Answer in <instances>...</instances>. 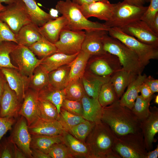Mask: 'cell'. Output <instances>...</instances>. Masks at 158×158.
Returning <instances> with one entry per match:
<instances>
[{
	"mask_svg": "<svg viewBox=\"0 0 158 158\" xmlns=\"http://www.w3.org/2000/svg\"><path fill=\"white\" fill-rule=\"evenodd\" d=\"M0 70L9 87L16 92L18 100L22 103L29 88L30 78L22 75L16 68H5Z\"/></svg>",
	"mask_w": 158,
	"mask_h": 158,
	"instance_id": "obj_14",
	"label": "cell"
},
{
	"mask_svg": "<svg viewBox=\"0 0 158 158\" xmlns=\"http://www.w3.org/2000/svg\"><path fill=\"white\" fill-rule=\"evenodd\" d=\"M107 34L102 40L105 51L117 56L124 70L136 75L142 74L145 67L137 55L119 40Z\"/></svg>",
	"mask_w": 158,
	"mask_h": 158,
	"instance_id": "obj_3",
	"label": "cell"
},
{
	"mask_svg": "<svg viewBox=\"0 0 158 158\" xmlns=\"http://www.w3.org/2000/svg\"><path fill=\"white\" fill-rule=\"evenodd\" d=\"M4 41H10L17 44L15 34L8 25L0 19V44Z\"/></svg>",
	"mask_w": 158,
	"mask_h": 158,
	"instance_id": "obj_46",
	"label": "cell"
},
{
	"mask_svg": "<svg viewBox=\"0 0 158 158\" xmlns=\"http://www.w3.org/2000/svg\"><path fill=\"white\" fill-rule=\"evenodd\" d=\"M61 107L72 114L82 117L83 108L81 101H73L65 99Z\"/></svg>",
	"mask_w": 158,
	"mask_h": 158,
	"instance_id": "obj_45",
	"label": "cell"
},
{
	"mask_svg": "<svg viewBox=\"0 0 158 158\" xmlns=\"http://www.w3.org/2000/svg\"><path fill=\"white\" fill-rule=\"evenodd\" d=\"M10 56L11 62L18 66L20 72L30 78L43 59L37 58L28 47L20 44L17 45Z\"/></svg>",
	"mask_w": 158,
	"mask_h": 158,
	"instance_id": "obj_9",
	"label": "cell"
},
{
	"mask_svg": "<svg viewBox=\"0 0 158 158\" xmlns=\"http://www.w3.org/2000/svg\"><path fill=\"white\" fill-rule=\"evenodd\" d=\"M98 100L102 108L119 100L110 80L102 86Z\"/></svg>",
	"mask_w": 158,
	"mask_h": 158,
	"instance_id": "obj_39",
	"label": "cell"
},
{
	"mask_svg": "<svg viewBox=\"0 0 158 158\" xmlns=\"http://www.w3.org/2000/svg\"><path fill=\"white\" fill-rule=\"evenodd\" d=\"M70 69L69 64H66L48 73L49 84L56 88L64 89L70 81Z\"/></svg>",
	"mask_w": 158,
	"mask_h": 158,
	"instance_id": "obj_29",
	"label": "cell"
},
{
	"mask_svg": "<svg viewBox=\"0 0 158 158\" xmlns=\"http://www.w3.org/2000/svg\"><path fill=\"white\" fill-rule=\"evenodd\" d=\"M85 120L82 116L72 114L61 107L58 119L66 131Z\"/></svg>",
	"mask_w": 158,
	"mask_h": 158,
	"instance_id": "obj_42",
	"label": "cell"
},
{
	"mask_svg": "<svg viewBox=\"0 0 158 158\" xmlns=\"http://www.w3.org/2000/svg\"><path fill=\"white\" fill-rule=\"evenodd\" d=\"M145 1L147 2H150V0H145Z\"/></svg>",
	"mask_w": 158,
	"mask_h": 158,
	"instance_id": "obj_61",
	"label": "cell"
},
{
	"mask_svg": "<svg viewBox=\"0 0 158 158\" xmlns=\"http://www.w3.org/2000/svg\"><path fill=\"white\" fill-rule=\"evenodd\" d=\"M114 9L111 19L104 23L108 28H121L140 20L148 6H138L125 0L114 4Z\"/></svg>",
	"mask_w": 158,
	"mask_h": 158,
	"instance_id": "obj_7",
	"label": "cell"
},
{
	"mask_svg": "<svg viewBox=\"0 0 158 158\" xmlns=\"http://www.w3.org/2000/svg\"><path fill=\"white\" fill-rule=\"evenodd\" d=\"M13 144L8 138L0 141V158H13Z\"/></svg>",
	"mask_w": 158,
	"mask_h": 158,
	"instance_id": "obj_47",
	"label": "cell"
},
{
	"mask_svg": "<svg viewBox=\"0 0 158 158\" xmlns=\"http://www.w3.org/2000/svg\"><path fill=\"white\" fill-rule=\"evenodd\" d=\"M2 4L0 2V5H2Z\"/></svg>",
	"mask_w": 158,
	"mask_h": 158,
	"instance_id": "obj_62",
	"label": "cell"
},
{
	"mask_svg": "<svg viewBox=\"0 0 158 158\" xmlns=\"http://www.w3.org/2000/svg\"><path fill=\"white\" fill-rule=\"evenodd\" d=\"M48 154L51 158H73L66 145L63 142L56 143L50 148Z\"/></svg>",
	"mask_w": 158,
	"mask_h": 158,
	"instance_id": "obj_43",
	"label": "cell"
},
{
	"mask_svg": "<svg viewBox=\"0 0 158 158\" xmlns=\"http://www.w3.org/2000/svg\"><path fill=\"white\" fill-rule=\"evenodd\" d=\"M65 99L73 101H81L86 94L81 79L71 80L64 89Z\"/></svg>",
	"mask_w": 158,
	"mask_h": 158,
	"instance_id": "obj_38",
	"label": "cell"
},
{
	"mask_svg": "<svg viewBox=\"0 0 158 158\" xmlns=\"http://www.w3.org/2000/svg\"><path fill=\"white\" fill-rule=\"evenodd\" d=\"M32 158H51L49 155L39 150L31 149Z\"/></svg>",
	"mask_w": 158,
	"mask_h": 158,
	"instance_id": "obj_51",
	"label": "cell"
},
{
	"mask_svg": "<svg viewBox=\"0 0 158 158\" xmlns=\"http://www.w3.org/2000/svg\"><path fill=\"white\" fill-rule=\"evenodd\" d=\"M150 2L149 6L140 20L146 22L150 27L156 16L158 14V0H150Z\"/></svg>",
	"mask_w": 158,
	"mask_h": 158,
	"instance_id": "obj_44",
	"label": "cell"
},
{
	"mask_svg": "<svg viewBox=\"0 0 158 158\" xmlns=\"http://www.w3.org/2000/svg\"><path fill=\"white\" fill-rule=\"evenodd\" d=\"M78 53L69 55L57 52L43 58L40 65L48 73L62 66L69 64L75 59Z\"/></svg>",
	"mask_w": 158,
	"mask_h": 158,
	"instance_id": "obj_26",
	"label": "cell"
},
{
	"mask_svg": "<svg viewBox=\"0 0 158 158\" xmlns=\"http://www.w3.org/2000/svg\"><path fill=\"white\" fill-rule=\"evenodd\" d=\"M137 76L122 68L111 77L110 81L119 99L124 93L126 88Z\"/></svg>",
	"mask_w": 158,
	"mask_h": 158,
	"instance_id": "obj_28",
	"label": "cell"
},
{
	"mask_svg": "<svg viewBox=\"0 0 158 158\" xmlns=\"http://www.w3.org/2000/svg\"><path fill=\"white\" fill-rule=\"evenodd\" d=\"M110 78L99 76L89 71L85 72L81 80L86 94L91 97L98 99L102 86L109 81Z\"/></svg>",
	"mask_w": 158,
	"mask_h": 158,
	"instance_id": "obj_22",
	"label": "cell"
},
{
	"mask_svg": "<svg viewBox=\"0 0 158 158\" xmlns=\"http://www.w3.org/2000/svg\"><path fill=\"white\" fill-rule=\"evenodd\" d=\"M4 7L5 6L2 5H0V12L4 8Z\"/></svg>",
	"mask_w": 158,
	"mask_h": 158,
	"instance_id": "obj_60",
	"label": "cell"
},
{
	"mask_svg": "<svg viewBox=\"0 0 158 158\" xmlns=\"http://www.w3.org/2000/svg\"><path fill=\"white\" fill-rule=\"evenodd\" d=\"M27 8L32 22L41 27L50 20L55 18L40 8L35 0H22Z\"/></svg>",
	"mask_w": 158,
	"mask_h": 158,
	"instance_id": "obj_31",
	"label": "cell"
},
{
	"mask_svg": "<svg viewBox=\"0 0 158 158\" xmlns=\"http://www.w3.org/2000/svg\"><path fill=\"white\" fill-rule=\"evenodd\" d=\"M90 58V71L99 76L111 77L122 68L117 56L107 52Z\"/></svg>",
	"mask_w": 158,
	"mask_h": 158,
	"instance_id": "obj_10",
	"label": "cell"
},
{
	"mask_svg": "<svg viewBox=\"0 0 158 158\" xmlns=\"http://www.w3.org/2000/svg\"><path fill=\"white\" fill-rule=\"evenodd\" d=\"M38 113L39 118L43 120H58L59 114L57 108L49 101L38 98Z\"/></svg>",
	"mask_w": 158,
	"mask_h": 158,
	"instance_id": "obj_37",
	"label": "cell"
},
{
	"mask_svg": "<svg viewBox=\"0 0 158 158\" xmlns=\"http://www.w3.org/2000/svg\"><path fill=\"white\" fill-rule=\"evenodd\" d=\"M20 116L7 138L11 142L15 144L27 158H32L30 148L31 135L28 130L26 120L23 116Z\"/></svg>",
	"mask_w": 158,
	"mask_h": 158,
	"instance_id": "obj_12",
	"label": "cell"
},
{
	"mask_svg": "<svg viewBox=\"0 0 158 158\" xmlns=\"http://www.w3.org/2000/svg\"><path fill=\"white\" fill-rule=\"evenodd\" d=\"M117 137L114 149L121 158H145L147 151L141 131Z\"/></svg>",
	"mask_w": 158,
	"mask_h": 158,
	"instance_id": "obj_6",
	"label": "cell"
},
{
	"mask_svg": "<svg viewBox=\"0 0 158 158\" xmlns=\"http://www.w3.org/2000/svg\"><path fill=\"white\" fill-rule=\"evenodd\" d=\"M55 8L66 18L67 29L85 31L101 30L108 32L110 28L104 23L89 20L82 13L79 5L71 0H60L57 2Z\"/></svg>",
	"mask_w": 158,
	"mask_h": 158,
	"instance_id": "obj_4",
	"label": "cell"
},
{
	"mask_svg": "<svg viewBox=\"0 0 158 158\" xmlns=\"http://www.w3.org/2000/svg\"><path fill=\"white\" fill-rule=\"evenodd\" d=\"M109 35L116 38L134 52L145 67L151 59H158V47L145 44L133 37L127 34L119 28H110Z\"/></svg>",
	"mask_w": 158,
	"mask_h": 158,
	"instance_id": "obj_5",
	"label": "cell"
},
{
	"mask_svg": "<svg viewBox=\"0 0 158 158\" xmlns=\"http://www.w3.org/2000/svg\"><path fill=\"white\" fill-rule=\"evenodd\" d=\"M16 0H0V2L4 3L7 5L11 4L15 1Z\"/></svg>",
	"mask_w": 158,
	"mask_h": 158,
	"instance_id": "obj_58",
	"label": "cell"
},
{
	"mask_svg": "<svg viewBox=\"0 0 158 158\" xmlns=\"http://www.w3.org/2000/svg\"><path fill=\"white\" fill-rule=\"evenodd\" d=\"M31 135H61L65 129L58 120L47 121L39 118L29 126Z\"/></svg>",
	"mask_w": 158,
	"mask_h": 158,
	"instance_id": "obj_20",
	"label": "cell"
},
{
	"mask_svg": "<svg viewBox=\"0 0 158 158\" xmlns=\"http://www.w3.org/2000/svg\"><path fill=\"white\" fill-rule=\"evenodd\" d=\"M150 110L149 115L140 121V126L147 151L153 148V143L156 141L154 136L158 132V108L154 106Z\"/></svg>",
	"mask_w": 158,
	"mask_h": 158,
	"instance_id": "obj_15",
	"label": "cell"
},
{
	"mask_svg": "<svg viewBox=\"0 0 158 158\" xmlns=\"http://www.w3.org/2000/svg\"><path fill=\"white\" fill-rule=\"evenodd\" d=\"M6 82L4 75L0 70V104L1 97L4 91L5 85Z\"/></svg>",
	"mask_w": 158,
	"mask_h": 158,
	"instance_id": "obj_53",
	"label": "cell"
},
{
	"mask_svg": "<svg viewBox=\"0 0 158 158\" xmlns=\"http://www.w3.org/2000/svg\"><path fill=\"white\" fill-rule=\"evenodd\" d=\"M120 28L124 32L140 42L158 47V35L145 21L138 20Z\"/></svg>",
	"mask_w": 158,
	"mask_h": 158,
	"instance_id": "obj_13",
	"label": "cell"
},
{
	"mask_svg": "<svg viewBox=\"0 0 158 158\" xmlns=\"http://www.w3.org/2000/svg\"><path fill=\"white\" fill-rule=\"evenodd\" d=\"M139 91L141 95L145 98H148L153 95L150 89L147 85L144 82L140 86Z\"/></svg>",
	"mask_w": 158,
	"mask_h": 158,
	"instance_id": "obj_50",
	"label": "cell"
},
{
	"mask_svg": "<svg viewBox=\"0 0 158 158\" xmlns=\"http://www.w3.org/2000/svg\"><path fill=\"white\" fill-rule=\"evenodd\" d=\"M38 96L39 99L49 101L54 104L59 114L65 99L64 89L56 88L49 84L38 92Z\"/></svg>",
	"mask_w": 158,
	"mask_h": 158,
	"instance_id": "obj_30",
	"label": "cell"
},
{
	"mask_svg": "<svg viewBox=\"0 0 158 158\" xmlns=\"http://www.w3.org/2000/svg\"><path fill=\"white\" fill-rule=\"evenodd\" d=\"M17 44L10 41H4L0 44V70L2 68H18L12 62L10 55Z\"/></svg>",
	"mask_w": 158,
	"mask_h": 158,
	"instance_id": "obj_40",
	"label": "cell"
},
{
	"mask_svg": "<svg viewBox=\"0 0 158 158\" xmlns=\"http://www.w3.org/2000/svg\"><path fill=\"white\" fill-rule=\"evenodd\" d=\"M158 156V145L153 150L147 151L145 158H157Z\"/></svg>",
	"mask_w": 158,
	"mask_h": 158,
	"instance_id": "obj_56",
	"label": "cell"
},
{
	"mask_svg": "<svg viewBox=\"0 0 158 158\" xmlns=\"http://www.w3.org/2000/svg\"><path fill=\"white\" fill-rule=\"evenodd\" d=\"M85 35V32L83 30L63 29L54 44L57 52L69 55L79 53L81 50Z\"/></svg>",
	"mask_w": 158,
	"mask_h": 158,
	"instance_id": "obj_11",
	"label": "cell"
},
{
	"mask_svg": "<svg viewBox=\"0 0 158 158\" xmlns=\"http://www.w3.org/2000/svg\"><path fill=\"white\" fill-rule=\"evenodd\" d=\"M63 142L66 145L73 158H93L86 144L65 130L62 134Z\"/></svg>",
	"mask_w": 158,
	"mask_h": 158,
	"instance_id": "obj_23",
	"label": "cell"
},
{
	"mask_svg": "<svg viewBox=\"0 0 158 158\" xmlns=\"http://www.w3.org/2000/svg\"><path fill=\"white\" fill-rule=\"evenodd\" d=\"M95 123L86 120L70 128L66 131L85 143L86 138Z\"/></svg>",
	"mask_w": 158,
	"mask_h": 158,
	"instance_id": "obj_41",
	"label": "cell"
},
{
	"mask_svg": "<svg viewBox=\"0 0 158 158\" xmlns=\"http://www.w3.org/2000/svg\"><path fill=\"white\" fill-rule=\"evenodd\" d=\"M31 135L30 149L39 150L47 154L53 145L63 142L62 135Z\"/></svg>",
	"mask_w": 158,
	"mask_h": 158,
	"instance_id": "obj_32",
	"label": "cell"
},
{
	"mask_svg": "<svg viewBox=\"0 0 158 158\" xmlns=\"http://www.w3.org/2000/svg\"><path fill=\"white\" fill-rule=\"evenodd\" d=\"M85 35L81 50L91 56L104 53L102 42L103 37L108 33L107 31L97 30L85 31Z\"/></svg>",
	"mask_w": 158,
	"mask_h": 158,
	"instance_id": "obj_19",
	"label": "cell"
},
{
	"mask_svg": "<svg viewBox=\"0 0 158 158\" xmlns=\"http://www.w3.org/2000/svg\"><path fill=\"white\" fill-rule=\"evenodd\" d=\"M13 144V158H27L22 151L15 144Z\"/></svg>",
	"mask_w": 158,
	"mask_h": 158,
	"instance_id": "obj_52",
	"label": "cell"
},
{
	"mask_svg": "<svg viewBox=\"0 0 158 158\" xmlns=\"http://www.w3.org/2000/svg\"><path fill=\"white\" fill-rule=\"evenodd\" d=\"M74 3L79 5H81L83 4L89 3H90L97 1H102L107 2L109 1L108 0H71Z\"/></svg>",
	"mask_w": 158,
	"mask_h": 158,
	"instance_id": "obj_55",
	"label": "cell"
},
{
	"mask_svg": "<svg viewBox=\"0 0 158 158\" xmlns=\"http://www.w3.org/2000/svg\"><path fill=\"white\" fill-rule=\"evenodd\" d=\"M144 82L149 87L154 94L158 92V80L150 76L147 77Z\"/></svg>",
	"mask_w": 158,
	"mask_h": 158,
	"instance_id": "obj_49",
	"label": "cell"
},
{
	"mask_svg": "<svg viewBox=\"0 0 158 158\" xmlns=\"http://www.w3.org/2000/svg\"><path fill=\"white\" fill-rule=\"evenodd\" d=\"M16 121L14 117L0 116V141L8 130L12 129V127Z\"/></svg>",
	"mask_w": 158,
	"mask_h": 158,
	"instance_id": "obj_48",
	"label": "cell"
},
{
	"mask_svg": "<svg viewBox=\"0 0 158 158\" xmlns=\"http://www.w3.org/2000/svg\"><path fill=\"white\" fill-rule=\"evenodd\" d=\"M43 37L39 30V27L31 22L23 26L15 34L17 44L28 47Z\"/></svg>",
	"mask_w": 158,
	"mask_h": 158,
	"instance_id": "obj_25",
	"label": "cell"
},
{
	"mask_svg": "<svg viewBox=\"0 0 158 158\" xmlns=\"http://www.w3.org/2000/svg\"><path fill=\"white\" fill-rule=\"evenodd\" d=\"M147 77L145 74H140L132 81L127 87L126 91L119 100L121 105L131 110L138 95L140 87L144 82Z\"/></svg>",
	"mask_w": 158,
	"mask_h": 158,
	"instance_id": "obj_27",
	"label": "cell"
},
{
	"mask_svg": "<svg viewBox=\"0 0 158 158\" xmlns=\"http://www.w3.org/2000/svg\"><path fill=\"white\" fill-rule=\"evenodd\" d=\"M83 108L82 117L85 120L98 123L101 121L103 108L98 99L85 95L81 100Z\"/></svg>",
	"mask_w": 158,
	"mask_h": 158,
	"instance_id": "obj_24",
	"label": "cell"
},
{
	"mask_svg": "<svg viewBox=\"0 0 158 158\" xmlns=\"http://www.w3.org/2000/svg\"><path fill=\"white\" fill-rule=\"evenodd\" d=\"M117 136L106 124L96 123L85 141L93 158H120L114 150Z\"/></svg>",
	"mask_w": 158,
	"mask_h": 158,
	"instance_id": "obj_2",
	"label": "cell"
},
{
	"mask_svg": "<svg viewBox=\"0 0 158 158\" xmlns=\"http://www.w3.org/2000/svg\"><path fill=\"white\" fill-rule=\"evenodd\" d=\"M28 48L40 59L45 58L57 52L55 44L44 37L32 44Z\"/></svg>",
	"mask_w": 158,
	"mask_h": 158,
	"instance_id": "obj_34",
	"label": "cell"
},
{
	"mask_svg": "<svg viewBox=\"0 0 158 158\" xmlns=\"http://www.w3.org/2000/svg\"><path fill=\"white\" fill-rule=\"evenodd\" d=\"M67 21L63 16L57 17L39 27L42 36L50 42L55 44L58 40L61 31L67 28Z\"/></svg>",
	"mask_w": 158,
	"mask_h": 158,
	"instance_id": "obj_21",
	"label": "cell"
},
{
	"mask_svg": "<svg viewBox=\"0 0 158 158\" xmlns=\"http://www.w3.org/2000/svg\"><path fill=\"white\" fill-rule=\"evenodd\" d=\"M153 98V95L148 98H144L141 95L137 97L131 110L140 121L149 115L150 103Z\"/></svg>",
	"mask_w": 158,
	"mask_h": 158,
	"instance_id": "obj_36",
	"label": "cell"
},
{
	"mask_svg": "<svg viewBox=\"0 0 158 158\" xmlns=\"http://www.w3.org/2000/svg\"><path fill=\"white\" fill-rule=\"evenodd\" d=\"M127 2L135 5L143 6L144 4L145 0H124Z\"/></svg>",
	"mask_w": 158,
	"mask_h": 158,
	"instance_id": "obj_57",
	"label": "cell"
},
{
	"mask_svg": "<svg viewBox=\"0 0 158 158\" xmlns=\"http://www.w3.org/2000/svg\"><path fill=\"white\" fill-rule=\"evenodd\" d=\"M101 121L117 136L141 131L140 121L131 109L121 105L119 100L103 108Z\"/></svg>",
	"mask_w": 158,
	"mask_h": 158,
	"instance_id": "obj_1",
	"label": "cell"
},
{
	"mask_svg": "<svg viewBox=\"0 0 158 158\" xmlns=\"http://www.w3.org/2000/svg\"><path fill=\"white\" fill-rule=\"evenodd\" d=\"M49 84L48 73L39 65L30 78L29 88L38 92Z\"/></svg>",
	"mask_w": 158,
	"mask_h": 158,
	"instance_id": "obj_35",
	"label": "cell"
},
{
	"mask_svg": "<svg viewBox=\"0 0 158 158\" xmlns=\"http://www.w3.org/2000/svg\"><path fill=\"white\" fill-rule=\"evenodd\" d=\"M150 28L154 33L158 35V14L156 16Z\"/></svg>",
	"mask_w": 158,
	"mask_h": 158,
	"instance_id": "obj_54",
	"label": "cell"
},
{
	"mask_svg": "<svg viewBox=\"0 0 158 158\" xmlns=\"http://www.w3.org/2000/svg\"><path fill=\"white\" fill-rule=\"evenodd\" d=\"M0 19L16 34L23 26L32 22L27 8L22 0H16L5 6L0 12Z\"/></svg>",
	"mask_w": 158,
	"mask_h": 158,
	"instance_id": "obj_8",
	"label": "cell"
},
{
	"mask_svg": "<svg viewBox=\"0 0 158 158\" xmlns=\"http://www.w3.org/2000/svg\"><path fill=\"white\" fill-rule=\"evenodd\" d=\"M21 104L16 92L10 87L6 82L0 100V116L16 118L19 116Z\"/></svg>",
	"mask_w": 158,
	"mask_h": 158,
	"instance_id": "obj_17",
	"label": "cell"
},
{
	"mask_svg": "<svg viewBox=\"0 0 158 158\" xmlns=\"http://www.w3.org/2000/svg\"><path fill=\"white\" fill-rule=\"evenodd\" d=\"M90 55L81 50L75 59L70 64V81L81 79L85 72L87 64Z\"/></svg>",
	"mask_w": 158,
	"mask_h": 158,
	"instance_id": "obj_33",
	"label": "cell"
},
{
	"mask_svg": "<svg viewBox=\"0 0 158 158\" xmlns=\"http://www.w3.org/2000/svg\"><path fill=\"white\" fill-rule=\"evenodd\" d=\"M79 7L87 18L94 17L105 22L111 19L114 9V4L109 1L93 2L79 5Z\"/></svg>",
	"mask_w": 158,
	"mask_h": 158,
	"instance_id": "obj_16",
	"label": "cell"
},
{
	"mask_svg": "<svg viewBox=\"0 0 158 158\" xmlns=\"http://www.w3.org/2000/svg\"><path fill=\"white\" fill-rule=\"evenodd\" d=\"M38 92L30 88L28 89L18 112L19 116L25 118L28 126L39 118Z\"/></svg>",
	"mask_w": 158,
	"mask_h": 158,
	"instance_id": "obj_18",
	"label": "cell"
},
{
	"mask_svg": "<svg viewBox=\"0 0 158 158\" xmlns=\"http://www.w3.org/2000/svg\"><path fill=\"white\" fill-rule=\"evenodd\" d=\"M154 102L156 104H158V95H157L155 98L154 99Z\"/></svg>",
	"mask_w": 158,
	"mask_h": 158,
	"instance_id": "obj_59",
	"label": "cell"
}]
</instances>
